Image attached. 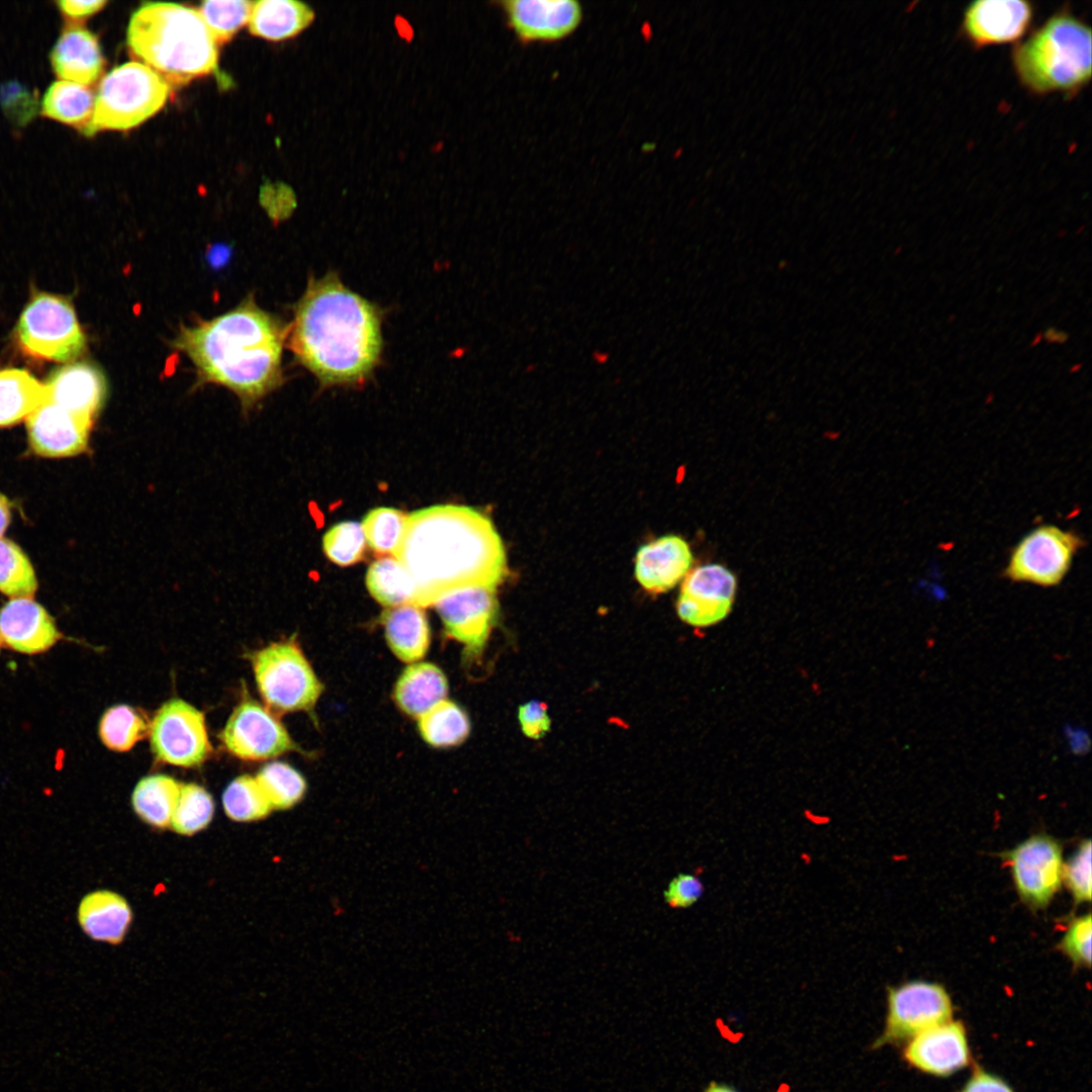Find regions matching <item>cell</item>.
Returning <instances> with one entry per match:
<instances>
[{"instance_id":"cell-1","label":"cell","mask_w":1092,"mask_h":1092,"mask_svg":"<svg viewBox=\"0 0 1092 1092\" xmlns=\"http://www.w3.org/2000/svg\"><path fill=\"white\" fill-rule=\"evenodd\" d=\"M393 555L412 576L414 605L422 608L457 589H494L508 574L492 522L466 506L436 505L407 515Z\"/></svg>"},{"instance_id":"cell-2","label":"cell","mask_w":1092,"mask_h":1092,"mask_svg":"<svg viewBox=\"0 0 1092 1092\" xmlns=\"http://www.w3.org/2000/svg\"><path fill=\"white\" fill-rule=\"evenodd\" d=\"M289 344L323 384L362 382L381 353L379 312L335 275H327L308 283L295 309Z\"/></svg>"},{"instance_id":"cell-3","label":"cell","mask_w":1092,"mask_h":1092,"mask_svg":"<svg viewBox=\"0 0 1092 1092\" xmlns=\"http://www.w3.org/2000/svg\"><path fill=\"white\" fill-rule=\"evenodd\" d=\"M285 335L275 317L247 299L222 315L182 329L175 346L202 381L225 386L249 407L281 382Z\"/></svg>"},{"instance_id":"cell-4","label":"cell","mask_w":1092,"mask_h":1092,"mask_svg":"<svg viewBox=\"0 0 1092 1092\" xmlns=\"http://www.w3.org/2000/svg\"><path fill=\"white\" fill-rule=\"evenodd\" d=\"M127 46L133 58L169 86H183L216 69L218 52L199 11L174 3H146L129 20Z\"/></svg>"},{"instance_id":"cell-5","label":"cell","mask_w":1092,"mask_h":1092,"mask_svg":"<svg viewBox=\"0 0 1092 1092\" xmlns=\"http://www.w3.org/2000/svg\"><path fill=\"white\" fill-rule=\"evenodd\" d=\"M1091 28L1069 7L1051 15L1011 53L1013 71L1030 94L1077 96L1091 81Z\"/></svg>"},{"instance_id":"cell-6","label":"cell","mask_w":1092,"mask_h":1092,"mask_svg":"<svg viewBox=\"0 0 1092 1092\" xmlns=\"http://www.w3.org/2000/svg\"><path fill=\"white\" fill-rule=\"evenodd\" d=\"M170 93L169 84L140 62L115 67L99 84L86 135L100 130H126L156 114Z\"/></svg>"},{"instance_id":"cell-7","label":"cell","mask_w":1092,"mask_h":1092,"mask_svg":"<svg viewBox=\"0 0 1092 1092\" xmlns=\"http://www.w3.org/2000/svg\"><path fill=\"white\" fill-rule=\"evenodd\" d=\"M250 660L258 690L270 709L280 713L313 709L323 685L294 640L271 643L253 652Z\"/></svg>"},{"instance_id":"cell-8","label":"cell","mask_w":1092,"mask_h":1092,"mask_svg":"<svg viewBox=\"0 0 1092 1092\" xmlns=\"http://www.w3.org/2000/svg\"><path fill=\"white\" fill-rule=\"evenodd\" d=\"M16 337L22 351L33 358L69 362L86 348V338L72 304L50 293H37L21 313Z\"/></svg>"},{"instance_id":"cell-9","label":"cell","mask_w":1092,"mask_h":1092,"mask_svg":"<svg viewBox=\"0 0 1092 1092\" xmlns=\"http://www.w3.org/2000/svg\"><path fill=\"white\" fill-rule=\"evenodd\" d=\"M1084 545L1074 531L1051 524L1037 526L1011 549L1003 576L1012 582L1057 586Z\"/></svg>"},{"instance_id":"cell-10","label":"cell","mask_w":1092,"mask_h":1092,"mask_svg":"<svg viewBox=\"0 0 1092 1092\" xmlns=\"http://www.w3.org/2000/svg\"><path fill=\"white\" fill-rule=\"evenodd\" d=\"M953 1004L943 985L912 980L887 988L884 1030L872 1049L901 1044L916 1034L952 1018Z\"/></svg>"},{"instance_id":"cell-11","label":"cell","mask_w":1092,"mask_h":1092,"mask_svg":"<svg viewBox=\"0 0 1092 1092\" xmlns=\"http://www.w3.org/2000/svg\"><path fill=\"white\" fill-rule=\"evenodd\" d=\"M1000 855L1010 870L1020 901L1032 911L1045 909L1063 884L1060 840L1036 833Z\"/></svg>"},{"instance_id":"cell-12","label":"cell","mask_w":1092,"mask_h":1092,"mask_svg":"<svg viewBox=\"0 0 1092 1092\" xmlns=\"http://www.w3.org/2000/svg\"><path fill=\"white\" fill-rule=\"evenodd\" d=\"M149 734L155 756L170 764L199 765L211 750L203 714L180 699L166 702L157 711Z\"/></svg>"},{"instance_id":"cell-13","label":"cell","mask_w":1092,"mask_h":1092,"mask_svg":"<svg viewBox=\"0 0 1092 1092\" xmlns=\"http://www.w3.org/2000/svg\"><path fill=\"white\" fill-rule=\"evenodd\" d=\"M219 737L232 754L245 760L269 759L297 749L281 722L253 700L235 708Z\"/></svg>"},{"instance_id":"cell-14","label":"cell","mask_w":1092,"mask_h":1092,"mask_svg":"<svg viewBox=\"0 0 1092 1092\" xmlns=\"http://www.w3.org/2000/svg\"><path fill=\"white\" fill-rule=\"evenodd\" d=\"M499 6L507 24L523 43L554 42L573 33L583 18L575 0H506Z\"/></svg>"},{"instance_id":"cell-15","label":"cell","mask_w":1092,"mask_h":1092,"mask_svg":"<svg viewBox=\"0 0 1092 1092\" xmlns=\"http://www.w3.org/2000/svg\"><path fill=\"white\" fill-rule=\"evenodd\" d=\"M1034 6L1023 0H977L964 10L963 37L975 49L1019 42L1030 29Z\"/></svg>"},{"instance_id":"cell-16","label":"cell","mask_w":1092,"mask_h":1092,"mask_svg":"<svg viewBox=\"0 0 1092 1092\" xmlns=\"http://www.w3.org/2000/svg\"><path fill=\"white\" fill-rule=\"evenodd\" d=\"M736 594V578L720 564H706L684 578L676 602L679 618L695 627H708L730 613Z\"/></svg>"},{"instance_id":"cell-17","label":"cell","mask_w":1092,"mask_h":1092,"mask_svg":"<svg viewBox=\"0 0 1092 1092\" xmlns=\"http://www.w3.org/2000/svg\"><path fill=\"white\" fill-rule=\"evenodd\" d=\"M902 1058L921 1073L951 1076L972 1063L967 1028L951 1018L925 1029L903 1043Z\"/></svg>"},{"instance_id":"cell-18","label":"cell","mask_w":1092,"mask_h":1092,"mask_svg":"<svg viewBox=\"0 0 1092 1092\" xmlns=\"http://www.w3.org/2000/svg\"><path fill=\"white\" fill-rule=\"evenodd\" d=\"M493 590L461 588L434 605L447 635L462 643L469 655L480 653L493 627L498 610Z\"/></svg>"},{"instance_id":"cell-19","label":"cell","mask_w":1092,"mask_h":1092,"mask_svg":"<svg viewBox=\"0 0 1092 1092\" xmlns=\"http://www.w3.org/2000/svg\"><path fill=\"white\" fill-rule=\"evenodd\" d=\"M94 420L68 411L48 398L27 419L28 442L43 457L75 456L88 448Z\"/></svg>"},{"instance_id":"cell-20","label":"cell","mask_w":1092,"mask_h":1092,"mask_svg":"<svg viewBox=\"0 0 1092 1092\" xmlns=\"http://www.w3.org/2000/svg\"><path fill=\"white\" fill-rule=\"evenodd\" d=\"M63 638L55 619L31 598L11 599L0 609V640L12 651L44 653Z\"/></svg>"},{"instance_id":"cell-21","label":"cell","mask_w":1092,"mask_h":1092,"mask_svg":"<svg viewBox=\"0 0 1092 1092\" xmlns=\"http://www.w3.org/2000/svg\"><path fill=\"white\" fill-rule=\"evenodd\" d=\"M692 563L689 544L678 536L666 535L640 547L635 575L647 592L664 593L686 577Z\"/></svg>"},{"instance_id":"cell-22","label":"cell","mask_w":1092,"mask_h":1092,"mask_svg":"<svg viewBox=\"0 0 1092 1092\" xmlns=\"http://www.w3.org/2000/svg\"><path fill=\"white\" fill-rule=\"evenodd\" d=\"M51 64L61 80L89 86L102 76L105 61L97 36L79 24H70L51 52Z\"/></svg>"},{"instance_id":"cell-23","label":"cell","mask_w":1092,"mask_h":1092,"mask_svg":"<svg viewBox=\"0 0 1092 1092\" xmlns=\"http://www.w3.org/2000/svg\"><path fill=\"white\" fill-rule=\"evenodd\" d=\"M48 399L68 411L95 420L105 397V379L92 364L76 363L53 372Z\"/></svg>"},{"instance_id":"cell-24","label":"cell","mask_w":1092,"mask_h":1092,"mask_svg":"<svg viewBox=\"0 0 1092 1092\" xmlns=\"http://www.w3.org/2000/svg\"><path fill=\"white\" fill-rule=\"evenodd\" d=\"M77 921L92 940L119 944L132 921V911L124 897L110 890L86 894L77 908Z\"/></svg>"},{"instance_id":"cell-25","label":"cell","mask_w":1092,"mask_h":1092,"mask_svg":"<svg viewBox=\"0 0 1092 1092\" xmlns=\"http://www.w3.org/2000/svg\"><path fill=\"white\" fill-rule=\"evenodd\" d=\"M389 648L400 660L415 662L430 645V625L422 607L407 604L385 610L381 618Z\"/></svg>"},{"instance_id":"cell-26","label":"cell","mask_w":1092,"mask_h":1092,"mask_svg":"<svg viewBox=\"0 0 1092 1092\" xmlns=\"http://www.w3.org/2000/svg\"><path fill=\"white\" fill-rule=\"evenodd\" d=\"M447 693L448 681L443 671L433 663L420 662L403 670L393 696L402 712L419 719L445 700Z\"/></svg>"},{"instance_id":"cell-27","label":"cell","mask_w":1092,"mask_h":1092,"mask_svg":"<svg viewBox=\"0 0 1092 1092\" xmlns=\"http://www.w3.org/2000/svg\"><path fill=\"white\" fill-rule=\"evenodd\" d=\"M314 11L306 3L294 0H262L253 3L249 19L252 34L269 40L291 38L306 29Z\"/></svg>"},{"instance_id":"cell-28","label":"cell","mask_w":1092,"mask_h":1092,"mask_svg":"<svg viewBox=\"0 0 1092 1092\" xmlns=\"http://www.w3.org/2000/svg\"><path fill=\"white\" fill-rule=\"evenodd\" d=\"M47 398V386L27 371L0 370V427L27 419Z\"/></svg>"},{"instance_id":"cell-29","label":"cell","mask_w":1092,"mask_h":1092,"mask_svg":"<svg viewBox=\"0 0 1092 1092\" xmlns=\"http://www.w3.org/2000/svg\"><path fill=\"white\" fill-rule=\"evenodd\" d=\"M95 96L88 86L59 80L46 91L41 101L43 116L86 133L93 118Z\"/></svg>"},{"instance_id":"cell-30","label":"cell","mask_w":1092,"mask_h":1092,"mask_svg":"<svg viewBox=\"0 0 1092 1092\" xmlns=\"http://www.w3.org/2000/svg\"><path fill=\"white\" fill-rule=\"evenodd\" d=\"M179 792V783L171 777H146L136 784L132 792L133 811L146 824L156 829H166L170 827Z\"/></svg>"},{"instance_id":"cell-31","label":"cell","mask_w":1092,"mask_h":1092,"mask_svg":"<svg viewBox=\"0 0 1092 1092\" xmlns=\"http://www.w3.org/2000/svg\"><path fill=\"white\" fill-rule=\"evenodd\" d=\"M366 586L371 596L385 607L414 605L415 582L395 557L384 556L374 561L366 573Z\"/></svg>"},{"instance_id":"cell-32","label":"cell","mask_w":1092,"mask_h":1092,"mask_svg":"<svg viewBox=\"0 0 1092 1092\" xmlns=\"http://www.w3.org/2000/svg\"><path fill=\"white\" fill-rule=\"evenodd\" d=\"M423 739L435 747L462 743L470 732L467 714L452 701L443 700L419 718Z\"/></svg>"},{"instance_id":"cell-33","label":"cell","mask_w":1092,"mask_h":1092,"mask_svg":"<svg viewBox=\"0 0 1092 1092\" xmlns=\"http://www.w3.org/2000/svg\"><path fill=\"white\" fill-rule=\"evenodd\" d=\"M150 733V723L142 712L127 705L108 708L100 718L98 735L110 750L124 752Z\"/></svg>"},{"instance_id":"cell-34","label":"cell","mask_w":1092,"mask_h":1092,"mask_svg":"<svg viewBox=\"0 0 1092 1092\" xmlns=\"http://www.w3.org/2000/svg\"><path fill=\"white\" fill-rule=\"evenodd\" d=\"M213 813V799L203 787L196 784L180 785L170 827L180 835L191 836L209 825Z\"/></svg>"},{"instance_id":"cell-35","label":"cell","mask_w":1092,"mask_h":1092,"mask_svg":"<svg viewBox=\"0 0 1092 1092\" xmlns=\"http://www.w3.org/2000/svg\"><path fill=\"white\" fill-rule=\"evenodd\" d=\"M226 816L236 822L264 819L272 806L256 778L241 776L229 784L222 795Z\"/></svg>"},{"instance_id":"cell-36","label":"cell","mask_w":1092,"mask_h":1092,"mask_svg":"<svg viewBox=\"0 0 1092 1092\" xmlns=\"http://www.w3.org/2000/svg\"><path fill=\"white\" fill-rule=\"evenodd\" d=\"M37 579L26 554L8 539H0V593L15 598H31Z\"/></svg>"},{"instance_id":"cell-37","label":"cell","mask_w":1092,"mask_h":1092,"mask_svg":"<svg viewBox=\"0 0 1092 1092\" xmlns=\"http://www.w3.org/2000/svg\"><path fill=\"white\" fill-rule=\"evenodd\" d=\"M256 780L267 796L272 808L286 810L296 805L304 796L306 782L292 766L284 762L266 764Z\"/></svg>"},{"instance_id":"cell-38","label":"cell","mask_w":1092,"mask_h":1092,"mask_svg":"<svg viewBox=\"0 0 1092 1092\" xmlns=\"http://www.w3.org/2000/svg\"><path fill=\"white\" fill-rule=\"evenodd\" d=\"M407 515L380 507L369 511L362 523L366 543L378 555L394 554L403 536Z\"/></svg>"},{"instance_id":"cell-39","label":"cell","mask_w":1092,"mask_h":1092,"mask_svg":"<svg viewBox=\"0 0 1092 1092\" xmlns=\"http://www.w3.org/2000/svg\"><path fill=\"white\" fill-rule=\"evenodd\" d=\"M253 3L246 0H208L199 13L216 43H224L250 19Z\"/></svg>"},{"instance_id":"cell-40","label":"cell","mask_w":1092,"mask_h":1092,"mask_svg":"<svg viewBox=\"0 0 1092 1092\" xmlns=\"http://www.w3.org/2000/svg\"><path fill=\"white\" fill-rule=\"evenodd\" d=\"M366 539L360 523L345 521L331 527L324 535L326 556L339 566H350L361 560Z\"/></svg>"},{"instance_id":"cell-41","label":"cell","mask_w":1092,"mask_h":1092,"mask_svg":"<svg viewBox=\"0 0 1092 1092\" xmlns=\"http://www.w3.org/2000/svg\"><path fill=\"white\" fill-rule=\"evenodd\" d=\"M1091 840L1080 841L1077 849L1063 866V884L1075 905L1091 901Z\"/></svg>"},{"instance_id":"cell-42","label":"cell","mask_w":1092,"mask_h":1092,"mask_svg":"<svg viewBox=\"0 0 1092 1092\" xmlns=\"http://www.w3.org/2000/svg\"><path fill=\"white\" fill-rule=\"evenodd\" d=\"M1091 914L1073 917L1057 947L1072 963L1075 969L1091 966Z\"/></svg>"},{"instance_id":"cell-43","label":"cell","mask_w":1092,"mask_h":1092,"mask_svg":"<svg viewBox=\"0 0 1092 1092\" xmlns=\"http://www.w3.org/2000/svg\"><path fill=\"white\" fill-rule=\"evenodd\" d=\"M703 894L704 885L698 876L679 873L669 881L663 898L672 909H687L695 905Z\"/></svg>"},{"instance_id":"cell-44","label":"cell","mask_w":1092,"mask_h":1092,"mask_svg":"<svg viewBox=\"0 0 1092 1092\" xmlns=\"http://www.w3.org/2000/svg\"><path fill=\"white\" fill-rule=\"evenodd\" d=\"M519 722L524 734L533 739L543 737L550 728L547 707L539 701H530L519 708Z\"/></svg>"},{"instance_id":"cell-45","label":"cell","mask_w":1092,"mask_h":1092,"mask_svg":"<svg viewBox=\"0 0 1092 1092\" xmlns=\"http://www.w3.org/2000/svg\"><path fill=\"white\" fill-rule=\"evenodd\" d=\"M959 1092H1015L1013 1088L1000 1076L975 1067L971 1076L964 1083Z\"/></svg>"},{"instance_id":"cell-46","label":"cell","mask_w":1092,"mask_h":1092,"mask_svg":"<svg viewBox=\"0 0 1092 1092\" xmlns=\"http://www.w3.org/2000/svg\"><path fill=\"white\" fill-rule=\"evenodd\" d=\"M106 5V1H70L62 0L57 2V6L61 14L72 22L82 21L91 15H94Z\"/></svg>"},{"instance_id":"cell-47","label":"cell","mask_w":1092,"mask_h":1092,"mask_svg":"<svg viewBox=\"0 0 1092 1092\" xmlns=\"http://www.w3.org/2000/svg\"><path fill=\"white\" fill-rule=\"evenodd\" d=\"M11 518V507L8 498L0 492V539L6 531Z\"/></svg>"},{"instance_id":"cell-48","label":"cell","mask_w":1092,"mask_h":1092,"mask_svg":"<svg viewBox=\"0 0 1092 1092\" xmlns=\"http://www.w3.org/2000/svg\"><path fill=\"white\" fill-rule=\"evenodd\" d=\"M1045 336L1048 338V341L1050 342L1062 343L1067 339V335L1065 333L1057 331L1055 329L1048 330Z\"/></svg>"},{"instance_id":"cell-49","label":"cell","mask_w":1092,"mask_h":1092,"mask_svg":"<svg viewBox=\"0 0 1092 1092\" xmlns=\"http://www.w3.org/2000/svg\"><path fill=\"white\" fill-rule=\"evenodd\" d=\"M705 1092H737L729 1086L712 1082Z\"/></svg>"},{"instance_id":"cell-50","label":"cell","mask_w":1092,"mask_h":1092,"mask_svg":"<svg viewBox=\"0 0 1092 1092\" xmlns=\"http://www.w3.org/2000/svg\"><path fill=\"white\" fill-rule=\"evenodd\" d=\"M1 646H2V643H1V640H0V648H1Z\"/></svg>"}]
</instances>
